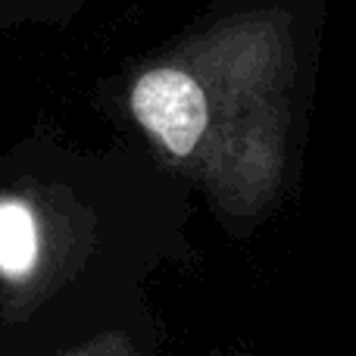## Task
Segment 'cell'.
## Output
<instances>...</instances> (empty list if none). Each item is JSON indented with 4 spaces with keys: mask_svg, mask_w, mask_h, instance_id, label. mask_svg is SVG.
<instances>
[{
    "mask_svg": "<svg viewBox=\"0 0 356 356\" xmlns=\"http://www.w3.org/2000/svg\"><path fill=\"white\" fill-rule=\"evenodd\" d=\"M172 169L122 138L81 147L31 131L0 154V356H54L147 309L178 257Z\"/></svg>",
    "mask_w": 356,
    "mask_h": 356,
    "instance_id": "1",
    "label": "cell"
},
{
    "mask_svg": "<svg viewBox=\"0 0 356 356\" xmlns=\"http://www.w3.org/2000/svg\"><path fill=\"white\" fill-rule=\"evenodd\" d=\"M54 356H166L163 353V332L156 325L154 309H141L131 319L116 322L113 328L81 341L75 347Z\"/></svg>",
    "mask_w": 356,
    "mask_h": 356,
    "instance_id": "2",
    "label": "cell"
},
{
    "mask_svg": "<svg viewBox=\"0 0 356 356\" xmlns=\"http://www.w3.org/2000/svg\"><path fill=\"white\" fill-rule=\"evenodd\" d=\"M97 0H0V31L25 25H66Z\"/></svg>",
    "mask_w": 356,
    "mask_h": 356,
    "instance_id": "3",
    "label": "cell"
}]
</instances>
